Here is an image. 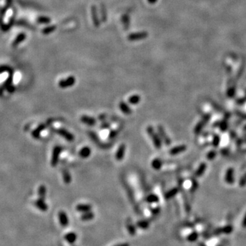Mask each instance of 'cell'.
I'll return each instance as SVG.
<instances>
[{"label":"cell","instance_id":"cell-1","mask_svg":"<svg viewBox=\"0 0 246 246\" xmlns=\"http://www.w3.org/2000/svg\"><path fill=\"white\" fill-rule=\"evenodd\" d=\"M146 132L148 134L151 139L153 141V143L154 146H155L156 149H161L162 146V140L159 135V134L156 133L155 129L152 126H148L146 128Z\"/></svg>","mask_w":246,"mask_h":246},{"label":"cell","instance_id":"cell-2","mask_svg":"<svg viewBox=\"0 0 246 246\" xmlns=\"http://www.w3.org/2000/svg\"><path fill=\"white\" fill-rule=\"evenodd\" d=\"M62 151V148L60 146H55L53 149L52 155H51V165L52 167L57 166L59 162V157Z\"/></svg>","mask_w":246,"mask_h":246},{"label":"cell","instance_id":"cell-3","mask_svg":"<svg viewBox=\"0 0 246 246\" xmlns=\"http://www.w3.org/2000/svg\"><path fill=\"white\" fill-rule=\"evenodd\" d=\"M76 82L75 78L74 77V76H69L68 77H67L66 79H64L60 80L58 83V86H59L60 88H68L69 87H71L75 85Z\"/></svg>","mask_w":246,"mask_h":246},{"label":"cell","instance_id":"cell-4","mask_svg":"<svg viewBox=\"0 0 246 246\" xmlns=\"http://www.w3.org/2000/svg\"><path fill=\"white\" fill-rule=\"evenodd\" d=\"M55 132H56L58 135L62 136V138H64L66 140L68 141V142H73L75 140V136H74L73 134L65 129H58L55 130Z\"/></svg>","mask_w":246,"mask_h":246},{"label":"cell","instance_id":"cell-5","mask_svg":"<svg viewBox=\"0 0 246 246\" xmlns=\"http://www.w3.org/2000/svg\"><path fill=\"white\" fill-rule=\"evenodd\" d=\"M157 132L162 141L164 142V144L166 145V146H169V145L171 144V140L169 138L168 136L167 135V134L165 133L164 127H163L162 125H158L157 126Z\"/></svg>","mask_w":246,"mask_h":246},{"label":"cell","instance_id":"cell-6","mask_svg":"<svg viewBox=\"0 0 246 246\" xmlns=\"http://www.w3.org/2000/svg\"><path fill=\"white\" fill-rule=\"evenodd\" d=\"M148 36V33L146 32H140L129 34L128 36V40L130 41H140V40L146 39Z\"/></svg>","mask_w":246,"mask_h":246},{"label":"cell","instance_id":"cell-7","mask_svg":"<svg viewBox=\"0 0 246 246\" xmlns=\"http://www.w3.org/2000/svg\"><path fill=\"white\" fill-rule=\"evenodd\" d=\"M58 219H59L60 223L62 226L66 227L68 226L69 220L67 214L64 211H60L58 213Z\"/></svg>","mask_w":246,"mask_h":246},{"label":"cell","instance_id":"cell-8","mask_svg":"<svg viewBox=\"0 0 246 246\" xmlns=\"http://www.w3.org/2000/svg\"><path fill=\"white\" fill-rule=\"evenodd\" d=\"M125 151H126V146H125V144H120L116 153V160L118 161V162H120V161H122L123 159L124 156Z\"/></svg>","mask_w":246,"mask_h":246},{"label":"cell","instance_id":"cell-9","mask_svg":"<svg viewBox=\"0 0 246 246\" xmlns=\"http://www.w3.org/2000/svg\"><path fill=\"white\" fill-rule=\"evenodd\" d=\"M80 120H81L82 122L84 123L85 124L89 125V126H94V125H95L96 123H97V120H96L95 118L86 115L82 116V117L80 118Z\"/></svg>","mask_w":246,"mask_h":246},{"label":"cell","instance_id":"cell-10","mask_svg":"<svg viewBox=\"0 0 246 246\" xmlns=\"http://www.w3.org/2000/svg\"><path fill=\"white\" fill-rule=\"evenodd\" d=\"M46 127H47V125L45 124H40L36 129H34V130L32 132V137L33 138H35V139H39V138H40V135H41V132L43 131L44 129H45Z\"/></svg>","mask_w":246,"mask_h":246},{"label":"cell","instance_id":"cell-11","mask_svg":"<svg viewBox=\"0 0 246 246\" xmlns=\"http://www.w3.org/2000/svg\"><path fill=\"white\" fill-rule=\"evenodd\" d=\"M34 204L36 207L42 211H47L48 210V206L44 202V200H43V199H38L37 200L35 201Z\"/></svg>","mask_w":246,"mask_h":246},{"label":"cell","instance_id":"cell-12","mask_svg":"<svg viewBox=\"0 0 246 246\" xmlns=\"http://www.w3.org/2000/svg\"><path fill=\"white\" fill-rule=\"evenodd\" d=\"M118 107L123 114L127 115H129L132 113V110L128 105L124 101H120L118 105Z\"/></svg>","mask_w":246,"mask_h":246},{"label":"cell","instance_id":"cell-13","mask_svg":"<svg viewBox=\"0 0 246 246\" xmlns=\"http://www.w3.org/2000/svg\"><path fill=\"white\" fill-rule=\"evenodd\" d=\"M91 13H92V17L94 25H95V27H97H97H98L100 25V22H99V20H98V14H97V8H96L95 6H92Z\"/></svg>","mask_w":246,"mask_h":246},{"label":"cell","instance_id":"cell-14","mask_svg":"<svg viewBox=\"0 0 246 246\" xmlns=\"http://www.w3.org/2000/svg\"><path fill=\"white\" fill-rule=\"evenodd\" d=\"M91 153H92V151L90 147L84 146L79 151V155L80 156V157H82L83 159H86V158L89 157V156H90Z\"/></svg>","mask_w":246,"mask_h":246},{"label":"cell","instance_id":"cell-15","mask_svg":"<svg viewBox=\"0 0 246 246\" xmlns=\"http://www.w3.org/2000/svg\"><path fill=\"white\" fill-rule=\"evenodd\" d=\"M92 209V206L87 204H79L76 207V210L81 213H86V212L90 211Z\"/></svg>","mask_w":246,"mask_h":246},{"label":"cell","instance_id":"cell-16","mask_svg":"<svg viewBox=\"0 0 246 246\" xmlns=\"http://www.w3.org/2000/svg\"><path fill=\"white\" fill-rule=\"evenodd\" d=\"M64 239H65V240L67 242L71 243V244H73V243H75L76 240H77V236L75 232H71L66 234L65 237H64Z\"/></svg>","mask_w":246,"mask_h":246},{"label":"cell","instance_id":"cell-17","mask_svg":"<svg viewBox=\"0 0 246 246\" xmlns=\"http://www.w3.org/2000/svg\"><path fill=\"white\" fill-rule=\"evenodd\" d=\"M185 149H186V146H184V145H181V146L172 148L170 151V153L172 155H178V154H179L184 151Z\"/></svg>","mask_w":246,"mask_h":246},{"label":"cell","instance_id":"cell-18","mask_svg":"<svg viewBox=\"0 0 246 246\" xmlns=\"http://www.w3.org/2000/svg\"><path fill=\"white\" fill-rule=\"evenodd\" d=\"M162 165L163 162L159 158H155V159H153L151 162L152 167H153V169H155V170H160L161 167H162Z\"/></svg>","mask_w":246,"mask_h":246},{"label":"cell","instance_id":"cell-19","mask_svg":"<svg viewBox=\"0 0 246 246\" xmlns=\"http://www.w3.org/2000/svg\"><path fill=\"white\" fill-rule=\"evenodd\" d=\"M94 218H95V214L92 212H91V211L86 212V213H84L81 215V220L84 221H90L93 220Z\"/></svg>","mask_w":246,"mask_h":246},{"label":"cell","instance_id":"cell-20","mask_svg":"<svg viewBox=\"0 0 246 246\" xmlns=\"http://www.w3.org/2000/svg\"><path fill=\"white\" fill-rule=\"evenodd\" d=\"M62 177H63L64 182L66 183V184H69L71 182V176L69 172L66 169H63L62 170Z\"/></svg>","mask_w":246,"mask_h":246},{"label":"cell","instance_id":"cell-21","mask_svg":"<svg viewBox=\"0 0 246 246\" xmlns=\"http://www.w3.org/2000/svg\"><path fill=\"white\" fill-rule=\"evenodd\" d=\"M140 100H141V97H140V96H139L138 95H132L129 98V99H128V101L131 105H137L140 102Z\"/></svg>","mask_w":246,"mask_h":246},{"label":"cell","instance_id":"cell-22","mask_svg":"<svg viewBox=\"0 0 246 246\" xmlns=\"http://www.w3.org/2000/svg\"><path fill=\"white\" fill-rule=\"evenodd\" d=\"M150 226V222L148 220H140L138 221L137 222V226L138 228H140L141 229H148Z\"/></svg>","mask_w":246,"mask_h":246},{"label":"cell","instance_id":"cell-23","mask_svg":"<svg viewBox=\"0 0 246 246\" xmlns=\"http://www.w3.org/2000/svg\"><path fill=\"white\" fill-rule=\"evenodd\" d=\"M159 198L155 194H150L146 198V201L148 203H150V204L156 203L159 202Z\"/></svg>","mask_w":246,"mask_h":246},{"label":"cell","instance_id":"cell-24","mask_svg":"<svg viewBox=\"0 0 246 246\" xmlns=\"http://www.w3.org/2000/svg\"><path fill=\"white\" fill-rule=\"evenodd\" d=\"M38 194H39V196L40 197V198L43 199V200H44V198H45V197H46V194H47L46 187L44 186V185H41V186H40V187L39 188V191H38Z\"/></svg>","mask_w":246,"mask_h":246},{"label":"cell","instance_id":"cell-25","mask_svg":"<svg viewBox=\"0 0 246 246\" xmlns=\"http://www.w3.org/2000/svg\"><path fill=\"white\" fill-rule=\"evenodd\" d=\"M178 188L172 189L171 190L167 191L166 193L165 194V198L166 199H170L172 198H173V197L178 193Z\"/></svg>","mask_w":246,"mask_h":246},{"label":"cell","instance_id":"cell-26","mask_svg":"<svg viewBox=\"0 0 246 246\" xmlns=\"http://www.w3.org/2000/svg\"><path fill=\"white\" fill-rule=\"evenodd\" d=\"M127 230H128L129 233L130 234L131 236L135 235V233H136L135 228L133 225L132 222H131V221H128V222L127 223Z\"/></svg>","mask_w":246,"mask_h":246},{"label":"cell","instance_id":"cell-27","mask_svg":"<svg viewBox=\"0 0 246 246\" xmlns=\"http://www.w3.org/2000/svg\"><path fill=\"white\" fill-rule=\"evenodd\" d=\"M55 29H56V26L50 25L43 29V30H42V33H43L44 34H48V33H50L52 32H53Z\"/></svg>","mask_w":246,"mask_h":246},{"label":"cell","instance_id":"cell-28","mask_svg":"<svg viewBox=\"0 0 246 246\" xmlns=\"http://www.w3.org/2000/svg\"><path fill=\"white\" fill-rule=\"evenodd\" d=\"M25 39V35L24 34V33H21V34H19L18 36L17 39L15 40L14 43H13V45L14 46H16L18 44L20 43V42H21L22 41H23Z\"/></svg>","mask_w":246,"mask_h":246},{"label":"cell","instance_id":"cell-29","mask_svg":"<svg viewBox=\"0 0 246 246\" xmlns=\"http://www.w3.org/2000/svg\"><path fill=\"white\" fill-rule=\"evenodd\" d=\"M38 22L42 24H48L51 22V19L46 17H41L38 19Z\"/></svg>","mask_w":246,"mask_h":246},{"label":"cell","instance_id":"cell-30","mask_svg":"<svg viewBox=\"0 0 246 246\" xmlns=\"http://www.w3.org/2000/svg\"><path fill=\"white\" fill-rule=\"evenodd\" d=\"M198 237V234L196 232H192L189 234V235L187 237V239L190 242H194L197 239Z\"/></svg>","mask_w":246,"mask_h":246},{"label":"cell","instance_id":"cell-31","mask_svg":"<svg viewBox=\"0 0 246 246\" xmlns=\"http://www.w3.org/2000/svg\"><path fill=\"white\" fill-rule=\"evenodd\" d=\"M118 133H119V131L117 129H115V130H111L110 132H109V139H114V138H115L116 136L118 135Z\"/></svg>","mask_w":246,"mask_h":246},{"label":"cell","instance_id":"cell-32","mask_svg":"<svg viewBox=\"0 0 246 246\" xmlns=\"http://www.w3.org/2000/svg\"><path fill=\"white\" fill-rule=\"evenodd\" d=\"M151 212H152V214H153V215H158L160 212V208L159 207L154 208V209H153L151 210Z\"/></svg>","mask_w":246,"mask_h":246},{"label":"cell","instance_id":"cell-33","mask_svg":"<svg viewBox=\"0 0 246 246\" xmlns=\"http://www.w3.org/2000/svg\"><path fill=\"white\" fill-rule=\"evenodd\" d=\"M232 230V228L230 226H226L224 229H223V232H225V233H227L229 234L230 232H231Z\"/></svg>","mask_w":246,"mask_h":246},{"label":"cell","instance_id":"cell-34","mask_svg":"<svg viewBox=\"0 0 246 246\" xmlns=\"http://www.w3.org/2000/svg\"><path fill=\"white\" fill-rule=\"evenodd\" d=\"M100 127H101L102 129H109L110 128V124H109L108 122H104L103 123H102V124L100 125Z\"/></svg>","mask_w":246,"mask_h":246},{"label":"cell","instance_id":"cell-35","mask_svg":"<svg viewBox=\"0 0 246 246\" xmlns=\"http://www.w3.org/2000/svg\"><path fill=\"white\" fill-rule=\"evenodd\" d=\"M101 13H102V16H103V20L104 21H106L107 15H106V10H105V8L103 9V8H102Z\"/></svg>","mask_w":246,"mask_h":246},{"label":"cell","instance_id":"cell-36","mask_svg":"<svg viewBox=\"0 0 246 246\" xmlns=\"http://www.w3.org/2000/svg\"><path fill=\"white\" fill-rule=\"evenodd\" d=\"M6 89H7V90L9 92H11V93H12L13 92L15 91V88H14V86H8L7 88H6Z\"/></svg>","mask_w":246,"mask_h":246},{"label":"cell","instance_id":"cell-37","mask_svg":"<svg viewBox=\"0 0 246 246\" xmlns=\"http://www.w3.org/2000/svg\"><path fill=\"white\" fill-rule=\"evenodd\" d=\"M243 226L246 228V214L244 217V219H243Z\"/></svg>","mask_w":246,"mask_h":246},{"label":"cell","instance_id":"cell-38","mask_svg":"<svg viewBox=\"0 0 246 246\" xmlns=\"http://www.w3.org/2000/svg\"><path fill=\"white\" fill-rule=\"evenodd\" d=\"M115 246H129V244L128 243H121V244L116 245Z\"/></svg>","mask_w":246,"mask_h":246},{"label":"cell","instance_id":"cell-39","mask_svg":"<svg viewBox=\"0 0 246 246\" xmlns=\"http://www.w3.org/2000/svg\"><path fill=\"white\" fill-rule=\"evenodd\" d=\"M148 1L149 4H155L156 1H157V0H147Z\"/></svg>","mask_w":246,"mask_h":246}]
</instances>
